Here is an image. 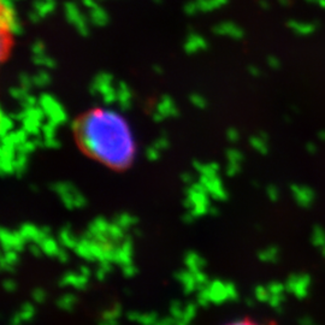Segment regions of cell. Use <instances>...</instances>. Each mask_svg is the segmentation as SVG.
<instances>
[{"instance_id": "2", "label": "cell", "mask_w": 325, "mask_h": 325, "mask_svg": "<svg viewBox=\"0 0 325 325\" xmlns=\"http://www.w3.org/2000/svg\"><path fill=\"white\" fill-rule=\"evenodd\" d=\"M2 24L3 28L9 29L12 33L20 32V23L12 0H2Z\"/></svg>"}, {"instance_id": "10", "label": "cell", "mask_w": 325, "mask_h": 325, "mask_svg": "<svg viewBox=\"0 0 325 325\" xmlns=\"http://www.w3.org/2000/svg\"><path fill=\"white\" fill-rule=\"evenodd\" d=\"M184 10H186L188 15H194L197 10H199V8H197L195 2H190V3H188L186 6H184Z\"/></svg>"}, {"instance_id": "4", "label": "cell", "mask_w": 325, "mask_h": 325, "mask_svg": "<svg viewBox=\"0 0 325 325\" xmlns=\"http://www.w3.org/2000/svg\"><path fill=\"white\" fill-rule=\"evenodd\" d=\"M291 193H293L297 205L302 206V207H308L314 201V192L309 187L294 184V186H291Z\"/></svg>"}, {"instance_id": "5", "label": "cell", "mask_w": 325, "mask_h": 325, "mask_svg": "<svg viewBox=\"0 0 325 325\" xmlns=\"http://www.w3.org/2000/svg\"><path fill=\"white\" fill-rule=\"evenodd\" d=\"M33 6H34V11L42 18L54 10L56 2L54 0H36Z\"/></svg>"}, {"instance_id": "6", "label": "cell", "mask_w": 325, "mask_h": 325, "mask_svg": "<svg viewBox=\"0 0 325 325\" xmlns=\"http://www.w3.org/2000/svg\"><path fill=\"white\" fill-rule=\"evenodd\" d=\"M90 20H92L93 24H96V26H104V24L107 23V14H106L104 9L101 6L96 4L94 8L90 9Z\"/></svg>"}, {"instance_id": "7", "label": "cell", "mask_w": 325, "mask_h": 325, "mask_svg": "<svg viewBox=\"0 0 325 325\" xmlns=\"http://www.w3.org/2000/svg\"><path fill=\"white\" fill-rule=\"evenodd\" d=\"M214 32L217 34H223V35H229L233 36V38H239L241 35L240 30L235 24L233 23H221L218 24L217 27L214 28Z\"/></svg>"}, {"instance_id": "8", "label": "cell", "mask_w": 325, "mask_h": 325, "mask_svg": "<svg viewBox=\"0 0 325 325\" xmlns=\"http://www.w3.org/2000/svg\"><path fill=\"white\" fill-rule=\"evenodd\" d=\"M205 47V40L201 38V36L192 34L188 38V41L186 44V48L189 52H195L196 50H200V48Z\"/></svg>"}, {"instance_id": "9", "label": "cell", "mask_w": 325, "mask_h": 325, "mask_svg": "<svg viewBox=\"0 0 325 325\" xmlns=\"http://www.w3.org/2000/svg\"><path fill=\"white\" fill-rule=\"evenodd\" d=\"M252 145H253V147L256 148L257 151L261 152V153H264V152H266V150H267V140H266V138L254 136V138L252 139Z\"/></svg>"}, {"instance_id": "13", "label": "cell", "mask_w": 325, "mask_h": 325, "mask_svg": "<svg viewBox=\"0 0 325 325\" xmlns=\"http://www.w3.org/2000/svg\"><path fill=\"white\" fill-rule=\"evenodd\" d=\"M82 2H83L84 6H87V8H89V9H92L96 5V3L94 2V0H82Z\"/></svg>"}, {"instance_id": "3", "label": "cell", "mask_w": 325, "mask_h": 325, "mask_svg": "<svg viewBox=\"0 0 325 325\" xmlns=\"http://www.w3.org/2000/svg\"><path fill=\"white\" fill-rule=\"evenodd\" d=\"M65 15L68 21L71 24H74L75 28L81 33V34L86 35L88 33V26L86 22V17L81 14L78 8L74 3H66L65 4Z\"/></svg>"}, {"instance_id": "14", "label": "cell", "mask_w": 325, "mask_h": 325, "mask_svg": "<svg viewBox=\"0 0 325 325\" xmlns=\"http://www.w3.org/2000/svg\"><path fill=\"white\" fill-rule=\"evenodd\" d=\"M153 2H156L157 4H160V3H162V0H153Z\"/></svg>"}, {"instance_id": "1", "label": "cell", "mask_w": 325, "mask_h": 325, "mask_svg": "<svg viewBox=\"0 0 325 325\" xmlns=\"http://www.w3.org/2000/svg\"><path fill=\"white\" fill-rule=\"evenodd\" d=\"M82 142L90 153L110 165L122 166L132 157V140L121 118L107 112H94L80 129Z\"/></svg>"}, {"instance_id": "11", "label": "cell", "mask_w": 325, "mask_h": 325, "mask_svg": "<svg viewBox=\"0 0 325 325\" xmlns=\"http://www.w3.org/2000/svg\"><path fill=\"white\" fill-rule=\"evenodd\" d=\"M226 325H259V324H257L256 321L250 320V319H239V320L230 321V323H228Z\"/></svg>"}, {"instance_id": "12", "label": "cell", "mask_w": 325, "mask_h": 325, "mask_svg": "<svg viewBox=\"0 0 325 325\" xmlns=\"http://www.w3.org/2000/svg\"><path fill=\"white\" fill-rule=\"evenodd\" d=\"M278 195H279V192L277 190V188L273 187V186L270 187V189H269V196L271 197L272 200H276L278 197Z\"/></svg>"}]
</instances>
